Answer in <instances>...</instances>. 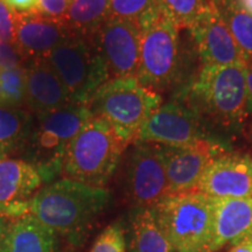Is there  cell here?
Returning a JSON list of instances; mask_svg holds the SVG:
<instances>
[{
  "mask_svg": "<svg viewBox=\"0 0 252 252\" xmlns=\"http://www.w3.org/2000/svg\"><path fill=\"white\" fill-rule=\"evenodd\" d=\"M110 193L62 178L41 188L31 201L30 214L72 248L87 241L94 223L108 207Z\"/></svg>",
  "mask_w": 252,
  "mask_h": 252,
  "instance_id": "cell-1",
  "label": "cell"
},
{
  "mask_svg": "<svg viewBox=\"0 0 252 252\" xmlns=\"http://www.w3.org/2000/svg\"><path fill=\"white\" fill-rule=\"evenodd\" d=\"M195 110L215 130H238L248 116L245 63L201 65L196 74L173 94Z\"/></svg>",
  "mask_w": 252,
  "mask_h": 252,
  "instance_id": "cell-2",
  "label": "cell"
},
{
  "mask_svg": "<svg viewBox=\"0 0 252 252\" xmlns=\"http://www.w3.org/2000/svg\"><path fill=\"white\" fill-rule=\"evenodd\" d=\"M187 47L180 28L161 14L141 30L140 58L137 80L154 93L176 90L184 87L193 75Z\"/></svg>",
  "mask_w": 252,
  "mask_h": 252,
  "instance_id": "cell-3",
  "label": "cell"
},
{
  "mask_svg": "<svg viewBox=\"0 0 252 252\" xmlns=\"http://www.w3.org/2000/svg\"><path fill=\"white\" fill-rule=\"evenodd\" d=\"M91 117L89 103L83 102H71L61 109L34 116L21 156L35 167L43 182L50 184L61 176L68 146Z\"/></svg>",
  "mask_w": 252,
  "mask_h": 252,
  "instance_id": "cell-4",
  "label": "cell"
},
{
  "mask_svg": "<svg viewBox=\"0 0 252 252\" xmlns=\"http://www.w3.org/2000/svg\"><path fill=\"white\" fill-rule=\"evenodd\" d=\"M126 147L108 122L93 116L68 146L61 176L104 188Z\"/></svg>",
  "mask_w": 252,
  "mask_h": 252,
  "instance_id": "cell-5",
  "label": "cell"
},
{
  "mask_svg": "<svg viewBox=\"0 0 252 252\" xmlns=\"http://www.w3.org/2000/svg\"><path fill=\"white\" fill-rule=\"evenodd\" d=\"M161 105V94L141 86L137 77L110 78L89 100L94 117L108 122L125 145L133 143L141 126Z\"/></svg>",
  "mask_w": 252,
  "mask_h": 252,
  "instance_id": "cell-6",
  "label": "cell"
},
{
  "mask_svg": "<svg viewBox=\"0 0 252 252\" xmlns=\"http://www.w3.org/2000/svg\"><path fill=\"white\" fill-rule=\"evenodd\" d=\"M153 208L173 251L209 252L214 197L198 191L171 194Z\"/></svg>",
  "mask_w": 252,
  "mask_h": 252,
  "instance_id": "cell-7",
  "label": "cell"
},
{
  "mask_svg": "<svg viewBox=\"0 0 252 252\" xmlns=\"http://www.w3.org/2000/svg\"><path fill=\"white\" fill-rule=\"evenodd\" d=\"M47 60L74 102L89 103L94 91L110 80L108 67L89 36L69 34Z\"/></svg>",
  "mask_w": 252,
  "mask_h": 252,
  "instance_id": "cell-8",
  "label": "cell"
},
{
  "mask_svg": "<svg viewBox=\"0 0 252 252\" xmlns=\"http://www.w3.org/2000/svg\"><path fill=\"white\" fill-rule=\"evenodd\" d=\"M134 141L162 146H184L201 141L225 143L219 132L195 110L173 98L150 116Z\"/></svg>",
  "mask_w": 252,
  "mask_h": 252,
  "instance_id": "cell-9",
  "label": "cell"
},
{
  "mask_svg": "<svg viewBox=\"0 0 252 252\" xmlns=\"http://www.w3.org/2000/svg\"><path fill=\"white\" fill-rule=\"evenodd\" d=\"M124 190L133 208L154 207L171 195L160 145L132 143L125 162Z\"/></svg>",
  "mask_w": 252,
  "mask_h": 252,
  "instance_id": "cell-10",
  "label": "cell"
},
{
  "mask_svg": "<svg viewBox=\"0 0 252 252\" xmlns=\"http://www.w3.org/2000/svg\"><path fill=\"white\" fill-rule=\"evenodd\" d=\"M108 67L110 78L137 77L141 30L137 24L109 18L91 36Z\"/></svg>",
  "mask_w": 252,
  "mask_h": 252,
  "instance_id": "cell-11",
  "label": "cell"
},
{
  "mask_svg": "<svg viewBox=\"0 0 252 252\" xmlns=\"http://www.w3.org/2000/svg\"><path fill=\"white\" fill-rule=\"evenodd\" d=\"M161 146L171 194L196 191L201 179L214 160L229 152L226 143L201 141L184 146Z\"/></svg>",
  "mask_w": 252,
  "mask_h": 252,
  "instance_id": "cell-12",
  "label": "cell"
},
{
  "mask_svg": "<svg viewBox=\"0 0 252 252\" xmlns=\"http://www.w3.org/2000/svg\"><path fill=\"white\" fill-rule=\"evenodd\" d=\"M188 30L203 65L247 63L243 52L210 2Z\"/></svg>",
  "mask_w": 252,
  "mask_h": 252,
  "instance_id": "cell-13",
  "label": "cell"
},
{
  "mask_svg": "<svg viewBox=\"0 0 252 252\" xmlns=\"http://www.w3.org/2000/svg\"><path fill=\"white\" fill-rule=\"evenodd\" d=\"M43 184L32 163L0 158V216L14 220L30 214L31 201Z\"/></svg>",
  "mask_w": 252,
  "mask_h": 252,
  "instance_id": "cell-14",
  "label": "cell"
},
{
  "mask_svg": "<svg viewBox=\"0 0 252 252\" xmlns=\"http://www.w3.org/2000/svg\"><path fill=\"white\" fill-rule=\"evenodd\" d=\"M196 191L212 197H252V158L220 154L204 172Z\"/></svg>",
  "mask_w": 252,
  "mask_h": 252,
  "instance_id": "cell-15",
  "label": "cell"
},
{
  "mask_svg": "<svg viewBox=\"0 0 252 252\" xmlns=\"http://www.w3.org/2000/svg\"><path fill=\"white\" fill-rule=\"evenodd\" d=\"M71 32L62 21L48 19L35 12H17L14 45L25 61L47 58Z\"/></svg>",
  "mask_w": 252,
  "mask_h": 252,
  "instance_id": "cell-16",
  "label": "cell"
},
{
  "mask_svg": "<svg viewBox=\"0 0 252 252\" xmlns=\"http://www.w3.org/2000/svg\"><path fill=\"white\" fill-rule=\"evenodd\" d=\"M214 204L209 252L252 241V197H214Z\"/></svg>",
  "mask_w": 252,
  "mask_h": 252,
  "instance_id": "cell-17",
  "label": "cell"
},
{
  "mask_svg": "<svg viewBox=\"0 0 252 252\" xmlns=\"http://www.w3.org/2000/svg\"><path fill=\"white\" fill-rule=\"evenodd\" d=\"M26 68V106L32 115L61 109L74 102L47 58L25 63Z\"/></svg>",
  "mask_w": 252,
  "mask_h": 252,
  "instance_id": "cell-18",
  "label": "cell"
},
{
  "mask_svg": "<svg viewBox=\"0 0 252 252\" xmlns=\"http://www.w3.org/2000/svg\"><path fill=\"white\" fill-rule=\"evenodd\" d=\"M59 237L32 214L9 220L1 252H59Z\"/></svg>",
  "mask_w": 252,
  "mask_h": 252,
  "instance_id": "cell-19",
  "label": "cell"
},
{
  "mask_svg": "<svg viewBox=\"0 0 252 252\" xmlns=\"http://www.w3.org/2000/svg\"><path fill=\"white\" fill-rule=\"evenodd\" d=\"M130 250L131 252H174L153 207L132 208Z\"/></svg>",
  "mask_w": 252,
  "mask_h": 252,
  "instance_id": "cell-20",
  "label": "cell"
},
{
  "mask_svg": "<svg viewBox=\"0 0 252 252\" xmlns=\"http://www.w3.org/2000/svg\"><path fill=\"white\" fill-rule=\"evenodd\" d=\"M33 121L30 111L0 106V158L23 153Z\"/></svg>",
  "mask_w": 252,
  "mask_h": 252,
  "instance_id": "cell-21",
  "label": "cell"
},
{
  "mask_svg": "<svg viewBox=\"0 0 252 252\" xmlns=\"http://www.w3.org/2000/svg\"><path fill=\"white\" fill-rule=\"evenodd\" d=\"M111 0H72L63 24L72 34L91 37L110 18Z\"/></svg>",
  "mask_w": 252,
  "mask_h": 252,
  "instance_id": "cell-22",
  "label": "cell"
},
{
  "mask_svg": "<svg viewBox=\"0 0 252 252\" xmlns=\"http://www.w3.org/2000/svg\"><path fill=\"white\" fill-rule=\"evenodd\" d=\"M245 59L252 58V15L242 7L238 0H209Z\"/></svg>",
  "mask_w": 252,
  "mask_h": 252,
  "instance_id": "cell-23",
  "label": "cell"
},
{
  "mask_svg": "<svg viewBox=\"0 0 252 252\" xmlns=\"http://www.w3.org/2000/svg\"><path fill=\"white\" fill-rule=\"evenodd\" d=\"M162 14L158 0H111L110 18L124 19L143 30Z\"/></svg>",
  "mask_w": 252,
  "mask_h": 252,
  "instance_id": "cell-24",
  "label": "cell"
},
{
  "mask_svg": "<svg viewBox=\"0 0 252 252\" xmlns=\"http://www.w3.org/2000/svg\"><path fill=\"white\" fill-rule=\"evenodd\" d=\"M0 106L12 109H24L26 106L25 64L0 70Z\"/></svg>",
  "mask_w": 252,
  "mask_h": 252,
  "instance_id": "cell-25",
  "label": "cell"
},
{
  "mask_svg": "<svg viewBox=\"0 0 252 252\" xmlns=\"http://www.w3.org/2000/svg\"><path fill=\"white\" fill-rule=\"evenodd\" d=\"M158 4L162 14L176 27L188 30L209 6V0H158Z\"/></svg>",
  "mask_w": 252,
  "mask_h": 252,
  "instance_id": "cell-26",
  "label": "cell"
},
{
  "mask_svg": "<svg viewBox=\"0 0 252 252\" xmlns=\"http://www.w3.org/2000/svg\"><path fill=\"white\" fill-rule=\"evenodd\" d=\"M90 252H126V237L121 223L109 225L96 238Z\"/></svg>",
  "mask_w": 252,
  "mask_h": 252,
  "instance_id": "cell-27",
  "label": "cell"
},
{
  "mask_svg": "<svg viewBox=\"0 0 252 252\" xmlns=\"http://www.w3.org/2000/svg\"><path fill=\"white\" fill-rule=\"evenodd\" d=\"M72 0H37L33 12L56 21L64 20Z\"/></svg>",
  "mask_w": 252,
  "mask_h": 252,
  "instance_id": "cell-28",
  "label": "cell"
},
{
  "mask_svg": "<svg viewBox=\"0 0 252 252\" xmlns=\"http://www.w3.org/2000/svg\"><path fill=\"white\" fill-rule=\"evenodd\" d=\"M17 12L0 0V41L14 43Z\"/></svg>",
  "mask_w": 252,
  "mask_h": 252,
  "instance_id": "cell-29",
  "label": "cell"
},
{
  "mask_svg": "<svg viewBox=\"0 0 252 252\" xmlns=\"http://www.w3.org/2000/svg\"><path fill=\"white\" fill-rule=\"evenodd\" d=\"M25 63L24 56L14 43L0 41V70L20 67Z\"/></svg>",
  "mask_w": 252,
  "mask_h": 252,
  "instance_id": "cell-30",
  "label": "cell"
},
{
  "mask_svg": "<svg viewBox=\"0 0 252 252\" xmlns=\"http://www.w3.org/2000/svg\"><path fill=\"white\" fill-rule=\"evenodd\" d=\"M2 1L15 12H20V13L33 12L37 4V0H2Z\"/></svg>",
  "mask_w": 252,
  "mask_h": 252,
  "instance_id": "cell-31",
  "label": "cell"
},
{
  "mask_svg": "<svg viewBox=\"0 0 252 252\" xmlns=\"http://www.w3.org/2000/svg\"><path fill=\"white\" fill-rule=\"evenodd\" d=\"M247 91H248V113H252V58L247 60Z\"/></svg>",
  "mask_w": 252,
  "mask_h": 252,
  "instance_id": "cell-32",
  "label": "cell"
},
{
  "mask_svg": "<svg viewBox=\"0 0 252 252\" xmlns=\"http://www.w3.org/2000/svg\"><path fill=\"white\" fill-rule=\"evenodd\" d=\"M8 220L4 216H0V252L2 251V247H4V241H5V236H6V231H7V225H8Z\"/></svg>",
  "mask_w": 252,
  "mask_h": 252,
  "instance_id": "cell-33",
  "label": "cell"
},
{
  "mask_svg": "<svg viewBox=\"0 0 252 252\" xmlns=\"http://www.w3.org/2000/svg\"><path fill=\"white\" fill-rule=\"evenodd\" d=\"M230 252H252V241L243 242V243L235 245Z\"/></svg>",
  "mask_w": 252,
  "mask_h": 252,
  "instance_id": "cell-34",
  "label": "cell"
},
{
  "mask_svg": "<svg viewBox=\"0 0 252 252\" xmlns=\"http://www.w3.org/2000/svg\"><path fill=\"white\" fill-rule=\"evenodd\" d=\"M59 252H72V251H70V250H65V251H59Z\"/></svg>",
  "mask_w": 252,
  "mask_h": 252,
  "instance_id": "cell-35",
  "label": "cell"
}]
</instances>
